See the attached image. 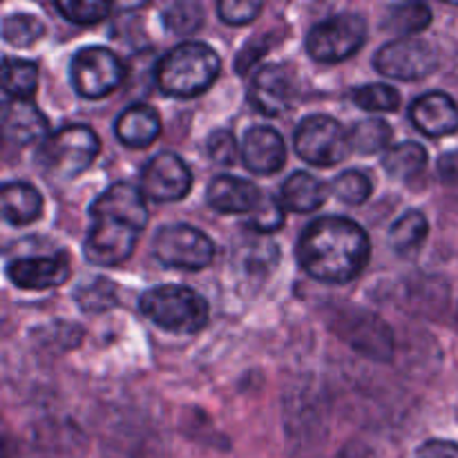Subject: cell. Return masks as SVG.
Listing matches in <instances>:
<instances>
[{
    "instance_id": "1",
    "label": "cell",
    "mask_w": 458,
    "mask_h": 458,
    "mask_svg": "<svg viewBox=\"0 0 458 458\" xmlns=\"http://www.w3.org/2000/svg\"><path fill=\"white\" fill-rule=\"evenodd\" d=\"M92 226L85 258L97 267H119L132 255L139 233L148 226L146 197L139 188L116 182L89 206Z\"/></svg>"
},
{
    "instance_id": "2",
    "label": "cell",
    "mask_w": 458,
    "mask_h": 458,
    "mask_svg": "<svg viewBox=\"0 0 458 458\" xmlns=\"http://www.w3.org/2000/svg\"><path fill=\"white\" fill-rule=\"evenodd\" d=\"M371 244L356 222L320 217L304 228L298 242V262L313 280L347 284L365 271Z\"/></svg>"
},
{
    "instance_id": "3",
    "label": "cell",
    "mask_w": 458,
    "mask_h": 458,
    "mask_svg": "<svg viewBox=\"0 0 458 458\" xmlns=\"http://www.w3.org/2000/svg\"><path fill=\"white\" fill-rule=\"evenodd\" d=\"M217 52L210 45L188 40L170 49L159 61L155 81L159 89L168 97L191 98L206 92L219 76Z\"/></svg>"
},
{
    "instance_id": "4",
    "label": "cell",
    "mask_w": 458,
    "mask_h": 458,
    "mask_svg": "<svg viewBox=\"0 0 458 458\" xmlns=\"http://www.w3.org/2000/svg\"><path fill=\"white\" fill-rule=\"evenodd\" d=\"M101 143L88 125H65L49 134L36 152V161L49 179L67 182L79 177L97 159Z\"/></svg>"
},
{
    "instance_id": "5",
    "label": "cell",
    "mask_w": 458,
    "mask_h": 458,
    "mask_svg": "<svg viewBox=\"0 0 458 458\" xmlns=\"http://www.w3.org/2000/svg\"><path fill=\"white\" fill-rule=\"evenodd\" d=\"M139 309L157 327L173 334H197L208 322V304L188 286H155L139 298Z\"/></svg>"
},
{
    "instance_id": "6",
    "label": "cell",
    "mask_w": 458,
    "mask_h": 458,
    "mask_svg": "<svg viewBox=\"0 0 458 458\" xmlns=\"http://www.w3.org/2000/svg\"><path fill=\"white\" fill-rule=\"evenodd\" d=\"M152 253L164 267L201 271L215 258V244L206 233L188 224H168L152 240Z\"/></svg>"
},
{
    "instance_id": "7",
    "label": "cell",
    "mask_w": 458,
    "mask_h": 458,
    "mask_svg": "<svg viewBox=\"0 0 458 458\" xmlns=\"http://www.w3.org/2000/svg\"><path fill=\"white\" fill-rule=\"evenodd\" d=\"M365 36L367 22L360 13H338L309 31L307 52L318 63L347 61L362 47Z\"/></svg>"
},
{
    "instance_id": "8",
    "label": "cell",
    "mask_w": 458,
    "mask_h": 458,
    "mask_svg": "<svg viewBox=\"0 0 458 458\" xmlns=\"http://www.w3.org/2000/svg\"><path fill=\"white\" fill-rule=\"evenodd\" d=\"M293 141L295 152L307 164L322 168L340 164L352 152L349 132H344L343 125L327 114H311L300 121Z\"/></svg>"
},
{
    "instance_id": "9",
    "label": "cell",
    "mask_w": 458,
    "mask_h": 458,
    "mask_svg": "<svg viewBox=\"0 0 458 458\" xmlns=\"http://www.w3.org/2000/svg\"><path fill=\"white\" fill-rule=\"evenodd\" d=\"M72 85L85 98H101L123 83L125 67L107 47H83L76 52L70 65Z\"/></svg>"
},
{
    "instance_id": "10",
    "label": "cell",
    "mask_w": 458,
    "mask_h": 458,
    "mask_svg": "<svg viewBox=\"0 0 458 458\" xmlns=\"http://www.w3.org/2000/svg\"><path fill=\"white\" fill-rule=\"evenodd\" d=\"M374 65L380 74L392 76L401 81H419L432 74L437 67V52L425 40L414 38H396L378 49L374 58Z\"/></svg>"
},
{
    "instance_id": "11",
    "label": "cell",
    "mask_w": 458,
    "mask_h": 458,
    "mask_svg": "<svg viewBox=\"0 0 458 458\" xmlns=\"http://www.w3.org/2000/svg\"><path fill=\"white\" fill-rule=\"evenodd\" d=\"M338 334L358 353L371 360H389L394 356V334L385 320L362 309H349L340 313Z\"/></svg>"
},
{
    "instance_id": "12",
    "label": "cell",
    "mask_w": 458,
    "mask_h": 458,
    "mask_svg": "<svg viewBox=\"0 0 458 458\" xmlns=\"http://www.w3.org/2000/svg\"><path fill=\"white\" fill-rule=\"evenodd\" d=\"M191 186V170L174 152H159L143 168L141 192L152 201H179L188 195Z\"/></svg>"
},
{
    "instance_id": "13",
    "label": "cell",
    "mask_w": 458,
    "mask_h": 458,
    "mask_svg": "<svg viewBox=\"0 0 458 458\" xmlns=\"http://www.w3.org/2000/svg\"><path fill=\"white\" fill-rule=\"evenodd\" d=\"M291 97H293V76H291L289 67L271 63L255 72L253 81H250L249 101L253 103L259 114H282L289 107Z\"/></svg>"
},
{
    "instance_id": "14",
    "label": "cell",
    "mask_w": 458,
    "mask_h": 458,
    "mask_svg": "<svg viewBox=\"0 0 458 458\" xmlns=\"http://www.w3.org/2000/svg\"><path fill=\"white\" fill-rule=\"evenodd\" d=\"M70 259L67 255H49V258H18L9 262L7 277L27 291H45L61 286L70 277Z\"/></svg>"
},
{
    "instance_id": "15",
    "label": "cell",
    "mask_w": 458,
    "mask_h": 458,
    "mask_svg": "<svg viewBox=\"0 0 458 458\" xmlns=\"http://www.w3.org/2000/svg\"><path fill=\"white\" fill-rule=\"evenodd\" d=\"M242 157L250 173L273 174L284 168L286 143L277 130L268 128V125H255L246 132Z\"/></svg>"
},
{
    "instance_id": "16",
    "label": "cell",
    "mask_w": 458,
    "mask_h": 458,
    "mask_svg": "<svg viewBox=\"0 0 458 458\" xmlns=\"http://www.w3.org/2000/svg\"><path fill=\"white\" fill-rule=\"evenodd\" d=\"M410 119L428 137H447L458 130V106L450 94L429 92L411 103Z\"/></svg>"
},
{
    "instance_id": "17",
    "label": "cell",
    "mask_w": 458,
    "mask_h": 458,
    "mask_svg": "<svg viewBox=\"0 0 458 458\" xmlns=\"http://www.w3.org/2000/svg\"><path fill=\"white\" fill-rule=\"evenodd\" d=\"M262 192L253 182L242 177H231L222 174L210 182L206 191V199L217 213L237 215V213H253L258 204L262 201Z\"/></svg>"
},
{
    "instance_id": "18",
    "label": "cell",
    "mask_w": 458,
    "mask_h": 458,
    "mask_svg": "<svg viewBox=\"0 0 458 458\" xmlns=\"http://www.w3.org/2000/svg\"><path fill=\"white\" fill-rule=\"evenodd\" d=\"M3 132L7 143L30 146L47 134V119L30 101H9L3 114Z\"/></svg>"
},
{
    "instance_id": "19",
    "label": "cell",
    "mask_w": 458,
    "mask_h": 458,
    "mask_svg": "<svg viewBox=\"0 0 458 458\" xmlns=\"http://www.w3.org/2000/svg\"><path fill=\"white\" fill-rule=\"evenodd\" d=\"M114 132L123 146L148 148L161 134V119L150 106H130L121 112L114 123Z\"/></svg>"
},
{
    "instance_id": "20",
    "label": "cell",
    "mask_w": 458,
    "mask_h": 458,
    "mask_svg": "<svg viewBox=\"0 0 458 458\" xmlns=\"http://www.w3.org/2000/svg\"><path fill=\"white\" fill-rule=\"evenodd\" d=\"M0 204H3V215L7 222L16 226L36 222L43 213V197L34 186L22 182H7L0 192Z\"/></svg>"
},
{
    "instance_id": "21",
    "label": "cell",
    "mask_w": 458,
    "mask_h": 458,
    "mask_svg": "<svg viewBox=\"0 0 458 458\" xmlns=\"http://www.w3.org/2000/svg\"><path fill=\"white\" fill-rule=\"evenodd\" d=\"M280 204L291 213H313L325 204V186L309 173H293L282 186Z\"/></svg>"
},
{
    "instance_id": "22",
    "label": "cell",
    "mask_w": 458,
    "mask_h": 458,
    "mask_svg": "<svg viewBox=\"0 0 458 458\" xmlns=\"http://www.w3.org/2000/svg\"><path fill=\"white\" fill-rule=\"evenodd\" d=\"M429 233V222L420 210H410L403 215L389 233V246L398 255H411L420 249Z\"/></svg>"
},
{
    "instance_id": "23",
    "label": "cell",
    "mask_w": 458,
    "mask_h": 458,
    "mask_svg": "<svg viewBox=\"0 0 458 458\" xmlns=\"http://www.w3.org/2000/svg\"><path fill=\"white\" fill-rule=\"evenodd\" d=\"M4 94L12 101H30L38 85V67L36 63L21 58H4L3 63Z\"/></svg>"
},
{
    "instance_id": "24",
    "label": "cell",
    "mask_w": 458,
    "mask_h": 458,
    "mask_svg": "<svg viewBox=\"0 0 458 458\" xmlns=\"http://www.w3.org/2000/svg\"><path fill=\"white\" fill-rule=\"evenodd\" d=\"M425 164H428V150L416 141L394 146L383 159L387 174H392L394 179H401V182L414 179L425 168Z\"/></svg>"
},
{
    "instance_id": "25",
    "label": "cell",
    "mask_w": 458,
    "mask_h": 458,
    "mask_svg": "<svg viewBox=\"0 0 458 458\" xmlns=\"http://www.w3.org/2000/svg\"><path fill=\"white\" fill-rule=\"evenodd\" d=\"M392 141V128L383 119H362L349 130V143L353 152L360 155H376L385 150Z\"/></svg>"
},
{
    "instance_id": "26",
    "label": "cell",
    "mask_w": 458,
    "mask_h": 458,
    "mask_svg": "<svg viewBox=\"0 0 458 458\" xmlns=\"http://www.w3.org/2000/svg\"><path fill=\"white\" fill-rule=\"evenodd\" d=\"M429 22H432V9L423 3H405L396 4V7L389 12L385 27L396 34H405V38H410L411 34H419V31L428 30Z\"/></svg>"
},
{
    "instance_id": "27",
    "label": "cell",
    "mask_w": 458,
    "mask_h": 458,
    "mask_svg": "<svg viewBox=\"0 0 458 458\" xmlns=\"http://www.w3.org/2000/svg\"><path fill=\"white\" fill-rule=\"evenodd\" d=\"M74 300L88 313L107 311L116 307V284L106 277H92L76 289Z\"/></svg>"
},
{
    "instance_id": "28",
    "label": "cell",
    "mask_w": 458,
    "mask_h": 458,
    "mask_svg": "<svg viewBox=\"0 0 458 458\" xmlns=\"http://www.w3.org/2000/svg\"><path fill=\"white\" fill-rule=\"evenodd\" d=\"M45 34V25L40 18L31 13H12L3 22V36L13 47H30Z\"/></svg>"
},
{
    "instance_id": "29",
    "label": "cell",
    "mask_w": 458,
    "mask_h": 458,
    "mask_svg": "<svg viewBox=\"0 0 458 458\" xmlns=\"http://www.w3.org/2000/svg\"><path fill=\"white\" fill-rule=\"evenodd\" d=\"M352 101L367 112H394L401 106V94L385 83H369L352 92Z\"/></svg>"
},
{
    "instance_id": "30",
    "label": "cell",
    "mask_w": 458,
    "mask_h": 458,
    "mask_svg": "<svg viewBox=\"0 0 458 458\" xmlns=\"http://www.w3.org/2000/svg\"><path fill=\"white\" fill-rule=\"evenodd\" d=\"M164 21H165V27H168L173 34L188 36L201 27V21H204V9H201L199 3L182 0V3H174L165 9Z\"/></svg>"
},
{
    "instance_id": "31",
    "label": "cell",
    "mask_w": 458,
    "mask_h": 458,
    "mask_svg": "<svg viewBox=\"0 0 458 458\" xmlns=\"http://www.w3.org/2000/svg\"><path fill=\"white\" fill-rule=\"evenodd\" d=\"M240 258H242V264H244V268L250 273V276H255V273L267 276V273L277 264L280 253H277V246L273 244L271 240L258 237V240L249 242L244 249H240Z\"/></svg>"
},
{
    "instance_id": "32",
    "label": "cell",
    "mask_w": 458,
    "mask_h": 458,
    "mask_svg": "<svg viewBox=\"0 0 458 458\" xmlns=\"http://www.w3.org/2000/svg\"><path fill=\"white\" fill-rule=\"evenodd\" d=\"M334 192L338 199H343L344 204L349 206H358V204H365L369 199L371 191V179L367 177L365 173H358V170H344L343 174H338L334 182Z\"/></svg>"
},
{
    "instance_id": "33",
    "label": "cell",
    "mask_w": 458,
    "mask_h": 458,
    "mask_svg": "<svg viewBox=\"0 0 458 458\" xmlns=\"http://www.w3.org/2000/svg\"><path fill=\"white\" fill-rule=\"evenodd\" d=\"M56 9L76 25H92L107 16L110 4L101 0H56Z\"/></svg>"
},
{
    "instance_id": "34",
    "label": "cell",
    "mask_w": 458,
    "mask_h": 458,
    "mask_svg": "<svg viewBox=\"0 0 458 458\" xmlns=\"http://www.w3.org/2000/svg\"><path fill=\"white\" fill-rule=\"evenodd\" d=\"M36 338H38V343L45 344V347L65 352V349L76 347V344L81 343L83 331H81V327L70 325V322H54V325H47L43 327V329L36 331Z\"/></svg>"
},
{
    "instance_id": "35",
    "label": "cell",
    "mask_w": 458,
    "mask_h": 458,
    "mask_svg": "<svg viewBox=\"0 0 458 458\" xmlns=\"http://www.w3.org/2000/svg\"><path fill=\"white\" fill-rule=\"evenodd\" d=\"M282 224H284V206L280 204V199L264 195L258 208L250 213V228L259 235H268V233H276Z\"/></svg>"
},
{
    "instance_id": "36",
    "label": "cell",
    "mask_w": 458,
    "mask_h": 458,
    "mask_svg": "<svg viewBox=\"0 0 458 458\" xmlns=\"http://www.w3.org/2000/svg\"><path fill=\"white\" fill-rule=\"evenodd\" d=\"M262 7L259 0H222L217 4V13L226 25H249Z\"/></svg>"
},
{
    "instance_id": "37",
    "label": "cell",
    "mask_w": 458,
    "mask_h": 458,
    "mask_svg": "<svg viewBox=\"0 0 458 458\" xmlns=\"http://www.w3.org/2000/svg\"><path fill=\"white\" fill-rule=\"evenodd\" d=\"M206 152L219 165H231L237 157V139L231 130H217L208 137Z\"/></svg>"
},
{
    "instance_id": "38",
    "label": "cell",
    "mask_w": 458,
    "mask_h": 458,
    "mask_svg": "<svg viewBox=\"0 0 458 458\" xmlns=\"http://www.w3.org/2000/svg\"><path fill=\"white\" fill-rule=\"evenodd\" d=\"M271 45L273 40L267 38V36H259V38L246 43L244 49L240 52V56H237V72H240V74H246V72L262 58V54H267V49H271Z\"/></svg>"
},
{
    "instance_id": "39",
    "label": "cell",
    "mask_w": 458,
    "mask_h": 458,
    "mask_svg": "<svg viewBox=\"0 0 458 458\" xmlns=\"http://www.w3.org/2000/svg\"><path fill=\"white\" fill-rule=\"evenodd\" d=\"M416 458H458V445L450 441H428L419 447Z\"/></svg>"
},
{
    "instance_id": "40",
    "label": "cell",
    "mask_w": 458,
    "mask_h": 458,
    "mask_svg": "<svg viewBox=\"0 0 458 458\" xmlns=\"http://www.w3.org/2000/svg\"><path fill=\"white\" fill-rule=\"evenodd\" d=\"M438 174L445 183H452V186H458V150L447 152L438 159Z\"/></svg>"
}]
</instances>
